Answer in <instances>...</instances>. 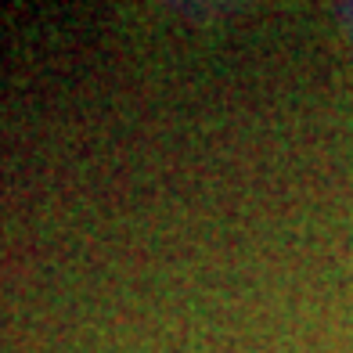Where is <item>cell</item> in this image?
<instances>
[{
	"mask_svg": "<svg viewBox=\"0 0 353 353\" xmlns=\"http://www.w3.org/2000/svg\"><path fill=\"white\" fill-rule=\"evenodd\" d=\"M343 11H346V14H343V19H346V26L353 29V8H343Z\"/></svg>",
	"mask_w": 353,
	"mask_h": 353,
	"instance_id": "1",
	"label": "cell"
}]
</instances>
